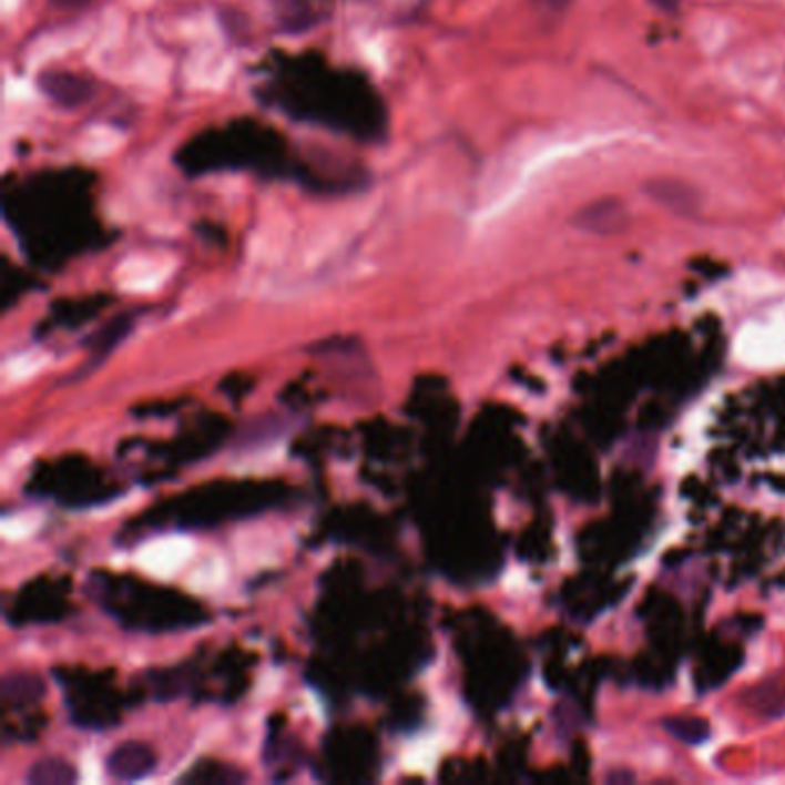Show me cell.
<instances>
[{"label": "cell", "mask_w": 785, "mask_h": 785, "mask_svg": "<svg viewBox=\"0 0 785 785\" xmlns=\"http://www.w3.org/2000/svg\"><path fill=\"white\" fill-rule=\"evenodd\" d=\"M256 98L299 123L359 143H378L387 134V106L374 83L359 72L329 68L314 53L275 60Z\"/></svg>", "instance_id": "6da1fadb"}, {"label": "cell", "mask_w": 785, "mask_h": 785, "mask_svg": "<svg viewBox=\"0 0 785 785\" xmlns=\"http://www.w3.org/2000/svg\"><path fill=\"white\" fill-rule=\"evenodd\" d=\"M6 220L23 252L40 265H58L95 243L90 175L47 171L6 194Z\"/></svg>", "instance_id": "7a4b0ae2"}, {"label": "cell", "mask_w": 785, "mask_h": 785, "mask_svg": "<svg viewBox=\"0 0 785 785\" xmlns=\"http://www.w3.org/2000/svg\"><path fill=\"white\" fill-rule=\"evenodd\" d=\"M175 162L187 175L254 171L263 177L295 180V183L316 192H339L329 177L316 173L309 164L293 155L290 145L275 128L254 118H239L224 128L198 132L180 145Z\"/></svg>", "instance_id": "3957f363"}, {"label": "cell", "mask_w": 785, "mask_h": 785, "mask_svg": "<svg viewBox=\"0 0 785 785\" xmlns=\"http://www.w3.org/2000/svg\"><path fill=\"white\" fill-rule=\"evenodd\" d=\"M88 590L111 615L132 629L175 631L205 622V611L198 603L171 590L134 585L109 573H90Z\"/></svg>", "instance_id": "277c9868"}, {"label": "cell", "mask_w": 785, "mask_h": 785, "mask_svg": "<svg viewBox=\"0 0 785 785\" xmlns=\"http://www.w3.org/2000/svg\"><path fill=\"white\" fill-rule=\"evenodd\" d=\"M279 498L275 487H220L205 489L201 498H187L183 509H175L177 526H203V523H220L226 519H237L254 511H263V507L275 504Z\"/></svg>", "instance_id": "5b68a950"}, {"label": "cell", "mask_w": 785, "mask_h": 785, "mask_svg": "<svg viewBox=\"0 0 785 785\" xmlns=\"http://www.w3.org/2000/svg\"><path fill=\"white\" fill-rule=\"evenodd\" d=\"M55 675L65 691V703L77 726L102 731L118 723L123 701L113 691L109 677L81 671H58Z\"/></svg>", "instance_id": "8992f818"}, {"label": "cell", "mask_w": 785, "mask_h": 785, "mask_svg": "<svg viewBox=\"0 0 785 785\" xmlns=\"http://www.w3.org/2000/svg\"><path fill=\"white\" fill-rule=\"evenodd\" d=\"M35 481L42 493L58 498L68 507H88L111 500V489L104 485L95 468H90L83 459L58 461L51 470L38 472Z\"/></svg>", "instance_id": "52a82bcc"}, {"label": "cell", "mask_w": 785, "mask_h": 785, "mask_svg": "<svg viewBox=\"0 0 785 785\" xmlns=\"http://www.w3.org/2000/svg\"><path fill=\"white\" fill-rule=\"evenodd\" d=\"M38 85L51 102H55L58 106H63V109H79L85 102L93 100V95H95L93 81L81 77V74H74V72H63V70L44 72L40 77Z\"/></svg>", "instance_id": "ba28073f"}, {"label": "cell", "mask_w": 785, "mask_h": 785, "mask_svg": "<svg viewBox=\"0 0 785 785\" xmlns=\"http://www.w3.org/2000/svg\"><path fill=\"white\" fill-rule=\"evenodd\" d=\"M157 767V756L153 746L143 742H125L113 748L106 758V769L118 781H139L147 774H153Z\"/></svg>", "instance_id": "9c48e42d"}, {"label": "cell", "mask_w": 785, "mask_h": 785, "mask_svg": "<svg viewBox=\"0 0 785 785\" xmlns=\"http://www.w3.org/2000/svg\"><path fill=\"white\" fill-rule=\"evenodd\" d=\"M60 606H63V597L58 588L49 590L47 585H30L14 601V618L17 622H49L60 618Z\"/></svg>", "instance_id": "30bf717a"}, {"label": "cell", "mask_w": 785, "mask_h": 785, "mask_svg": "<svg viewBox=\"0 0 785 785\" xmlns=\"http://www.w3.org/2000/svg\"><path fill=\"white\" fill-rule=\"evenodd\" d=\"M134 323H136V314H120L111 323L100 327L95 335H90L88 339H83V348H88L90 353H93L88 361H95V365L104 361L118 348V344L123 341L130 335V332L134 329Z\"/></svg>", "instance_id": "8fae6325"}, {"label": "cell", "mask_w": 785, "mask_h": 785, "mask_svg": "<svg viewBox=\"0 0 785 785\" xmlns=\"http://www.w3.org/2000/svg\"><path fill=\"white\" fill-rule=\"evenodd\" d=\"M44 682L38 675L30 673H12L3 680V707L6 712H21L26 707H33L44 699Z\"/></svg>", "instance_id": "7c38bea8"}, {"label": "cell", "mask_w": 785, "mask_h": 785, "mask_svg": "<svg viewBox=\"0 0 785 785\" xmlns=\"http://www.w3.org/2000/svg\"><path fill=\"white\" fill-rule=\"evenodd\" d=\"M106 297H93V299H81V302H63V305H53L49 327H77L79 323L88 320L90 316H95L100 309H104Z\"/></svg>", "instance_id": "4fadbf2b"}, {"label": "cell", "mask_w": 785, "mask_h": 785, "mask_svg": "<svg viewBox=\"0 0 785 785\" xmlns=\"http://www.w3.org/2000/svg\"><path fill=\"white\" fill-rule=\"evenodd\" d=\"M74 781H77L74 767L60 758L38 761L28 772V783L33 785H68Z\"/></svg>", "instance_id": "5bb4252c"}, {"label": "cell", "mask_w": 785, "mask_h": 785, "mask_svg": "<svg viewBox=\"0 0 785 785\" xmlns=\"http://www.w3.org/2000/svg\"><path fill=\"white\" fill-rule=\"evenodd\" d=\"M180 781H185V783H239V781H245V774L237 772L235 767L222 765V763L203 761V763H196Z\"/></svg>", "instance_id": "9a60e30c"}, {"label": "cell", "mask_w": 785, "mask_h": 785, "mask_svg": "<svg viewBox=\"0 0 785 785\" xmlns=\"http://www.w3.org/2000/svg\"><path fill=\"white\" fill-rule=\"evenodd\" d=\"M620 215H624L622 203H618V201H601V203H594V205L583 210L581 222H583V226L599 228V222H606V220L618 224Z\"/></svg>", "instance_id": "2e32d148"}, {"label": "cell", "mask_w": 785, "mask_h": 785, "mask_svg": "<svg viewBox=\"0 0 785 785\" xmlns=\"http://www.w3.org/2000/svg\"><path fill=\"white\" fill-rule=\"evenodd\" d=\"M49 3L60 10H81L93 3V0H49Z\"/></svg>", "instance_id": "e0dca14e"}]
</instances>
